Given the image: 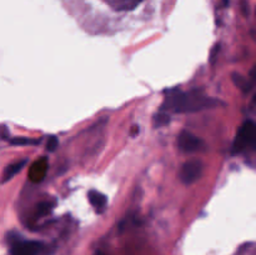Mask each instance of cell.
<instances>
[{
  "mask_svg": "<svg viewBox=\"0 0 256 255\" xmlns=\"http://www.w3.org/2000/svg\"><path fill=\"white\" fill-rule=\"evenodd\" d=\"M218 105V100L206 96L200 92H180L172 90L165 96V102L162 106V112L169 114L172 112H195L199 110L214 108Z\"/></svg>",
  "mask_w": 256,
  "mask_h": 255,
  "instance_id": "obj_1",
  "label": "cell"
},
{
  "mask_svg": "<svg viewBox=\"0 0 256 255\" xmlns=\"http://www.w3.org/2000/svg\"><path fill=\"white\" fill-rule=\"evenodd\" d=\"M256 142V126L254 122L249 120L242 125L232 145V152L240 154L248 149H254Z\"/></svg>",
  "mask_w": 256,
  "mask_h": 255,
  "instance_id": "obj_2",
  "label": "cell"
},
{
  "mask_svg": "<svg viewBox=\"0 0 256 255\" xmlns=\"http://www.w3.org/2000/svg\"><path fill=\"white\" fill-rule=\"evenodd\" d=\"M202 172H204V164L200 160H189L185 164H182V169H180V180L184 184L190 185L202 176Z\"/></svg>",
  "mask_w": 256,
  "mask_h": 255,
  "instance_id": "obj_3",
  "label": "cell"
},
{
  "mask_svg": "<svg viewBox=\"0 0 256 255\" xmlns=\"http://www.w3.org/2000/svg\"><path fill=\"white\" fill-rule=\"evenodd\" d=\"M44 245L32 240H15L12 244V255H38L42 250Z\"/></svg>",
  "mask_w": 256,
  "mask_h": 255,
  "instance_id": "obj_4",
  "label": "cell"
},
{
  "mask_svg": "<svg viewBox=\"0 0 256 255\" xmlns=\"http://www.w3.org/2000/svg\"><path fill=\"white\" fill-rule=\"evenodd\" d=\"M178 146L184 152H195L204 148V142L190 132H182L178 139Z\"/></svg>",
  "mask_w": 256,
  "mask_h": 255,
  "instance_id": "obj_5",
  "label": "cell"
},
{
  "mask_svg": "<svg viewBox=\"0 0 256 255\" xmlns=\"http://www.w3.org/2000/svg\"><path fill=\"white\" fill-rule=\"evenodd\" d=\"M48 159L46 158H40L39 160H36L35 162H32V165L29 169V179L32 182H40L45 178L48 172Z\"/></svg>",
  "mask_w": 256,
  "mask_h": 255,
  "instance_id": "obj_6",
  "label": "cell"
},
{
  "mask_svg": "<svg viewBox=\"0 0 256 255\" xmlns=\"http://www.w3.org/2000/svg\"><path fill=\"white\" fill-rule=\"evenodd\" d=\"M105 2L116 12H129V10L135 9L144 0H105Z\"/></svg>",
  "mask_w": 256,
  "mask_h": 255,
  "instance_id": "obj_7",
  "label": "cell"
},
{
  "mask_svg": "<svg viewBox=\"0 0 256 255\" xmlns=\"http://www.w3.org/2000/svg\"><path fill=\"white\" fill-rule=\"evenodd\" d=\"M88 198H89L90 204L92 205L95 212L102 214L105 210V206H106V196L104 194H102L100 192H98V190H90L89 194H88Z\"/></svg>",
  "mask_w": 256,
  "mask_h": 255,
  "instance_id": "obj_8",
  "label": "cell"
},
{
  "mask_svg": "<svg viewBox=\"0 0 256 255\" xmlns=\"http://www.w3.org/2000/svg\"><path fill=\"white\" fill-rule=\"evenodd\" d=\"M25 164H26V160H19V162H14V164L9 165V166L5 169V172H4V179H2V182H8V180L12 179L14 175H16L18 172H22V168L25 166Z\"/></svg>",
  "mask_w": 256,
  "mask_h": 255,
  "instance_id": "obj_9",
  "label": "cell"
},
{
  "mask_svg": "<svg viewBox=\"0 0 256 255\" xmlns=\"http://www.w3.org/2000/svg\"><path fill=\"white\" fill-rule=\"evenodd\" d=\"M169 122H170V115L168 114V112H162V110H160V112H158L156 116H155V125H156L158 128L169 124Z\"/></svg>",
  "mask_w": 256,
  "mask_h": 255,
  "instance_id": "obj_10",
  "label": "cell"
},
{
  "mask_svg": "<svg viewBox=\"0 0 256 255\" xmlns=\"http://www.w3.org/2000/svg\"><path fill=\"white\" fill-rule=\"evenodd\" d=\"M52 206H54V204H52V202H42L38 205V212H39L40 215L49 214V212L52 210Z\"/></svg>",
  "mask_w": 256,
  "mask_h": 255,
  "instance_id": "obj_11",
  "label": "cell"
},
{
  "mask_svg": "<svg viewBox=\"0 0 256 255\" xmlns=\"http://www.w3.org/2000/svg\"><path fill=\"white\" fill-rule=\"evenodd\" d=\"M234 82H235V84H238L240 88H242V89L246 90V92L250 89V88H252V84H249L248 82L242 80V76H239V75H236V76L234 75Z\"/></svg>",
  "mask_w": 256,
  "mask_h": 255,
  "instance_id": "obj_12",
  "label": "cell"
},
{
  "mask_svg": "<svg viewBox=\"0 0 256 255\" xmlns=\"http://www.w3.org/2000/svg\"><path fill=\"white\" fill-rule=\"evenodd\" d=\"M12 144L15 145H28V144H39V140H32V139H18L12 140Z\"/></svg>",
  "mask_w": 256,
  "mask_h": 255,
  "instance_id": "obj_13",
  "label": "cell"
},
{
  "mask_svg": "<svg viewBox=\"0 0 256 255\" xmlns=\"http://www.w3.org/2000/svg\"><path fill=\"white\" fill-rule=\"evenodd\" d=\"M58 146V139L55 136H52L49 140H48V144H46V148L49 152H54L55 149H56Z\"/></svg>",
  "mask_w": 256,
  "mask_h": 255,
  "instance_id": "obj_14",
  "label": "cell"
},
{
  "mask_svg": "<svg viewBox=\"0 0 256 255\" xmlns=\"http://www.w3.org/2000/svg\"><path fill=\"white\" fill-rule=\"evenodd\" d=\"M96 255H106V254H104V252H98Z\"/></svg>",
  "mask_w": 256,
  "mask_h": 255,
  "instance_id": "obj_15",
  "label": "cell"
}]
</instances>
